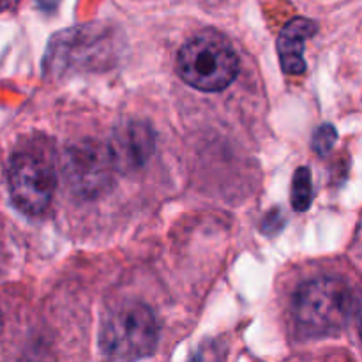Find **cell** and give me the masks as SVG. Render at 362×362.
<instances>
[{
    "label": "cell",
    "mask_w": 362,
    "mask_h": 362,
    "mask_svg": "<svg viewBox=\"0 0 362 362\" xmlns=\"http://www.w3.org/2000/svg\"><path fill=\"white\" fill-rule=\"evenodd\" d=\"M7 180L14 205L28 216L42 214L55 193L53 166L35 151H20L11 158Z\"/></svg>",
    "instance_id": "277c9868"
},
{
    "label": "cell",
    "mask_w": 362,
    "mask_h": 362,
    "mask_svg": "<svg viewBox=\"0 0 362 362\" xmlns=\"http://www.w3.org/2000/svg\"><path fill=\"white\" fill-rule=\"evenodd\" d=\"M336 138H338V133L332 126L325 124V126L318 127L317 133L313 136V148L320 156H325L336 144Z\"/></svg>",
    "instance_id": "9c48e42d"
},
{
    "label": "cell",
    "mask_w": 362,
    "mask_h": 362,
    "mask_svg": "<svg viewBox=\"0 0 362 362\" xmlns=\"http://www.w3.org/2000/svg\"><path fill=\"white\" fill-rule=\"evenodd\" d=\"M357 327H359V334L362 338V300L359 303V308H357Z\"/></svg>",
    "instance_id": "8fae6325"
},
{
    "label": "cell",
    "mask_w": 362,
    "mask_h": 362,
    "mask_svg": "<svg viewBox=\"0 0 362 362\" xmlns=\"http://www.w3.org/2000/svg\"><path fill=\"white\" fill-rule=\"evenodd\" d=\"M0 329H2V317H0Z\"/></svg>",
    "instance_id": "7c38bea8"
},
{
    "label": "cell",
    "mask_w": 362,
    "mask_h": 362,
    "mask_svg": "<svg viewBox=\"0 0 362 362\" xmlns=\"http://www.w3.org/2000/svg\"><path fill=\"white\" fill-rule=\"evenodd\" d=\"M110 165H115L110 151L80 145L67 152V182L80 194L94 197L110 184Z\"/></svg>",
    "instance_id": "5b68a950"
},
{
    "label": "cell",
    "mask_w": 362,
    "mask_h": 362,
    "mask_svg": "<svg viewBox=\"0 0 362 362\" xmlns=\"http://www.w3.org/2000/svg\"><path fill=\"white\" fill-rule=\"evenodd\" d=\"M313 202V193H311V172L306 166H300L293 173L292 180V207L297 212H304L310 209Z\"/></svg>",
    "instance_id": "ba28073f"
},
{
    "label": "cell",
    "mask_w": 362,
    "mask_h": 362,
    "mask_svg": "<svg viewBox=\"0 0 362 362\" xmlns=\"http://www.w3.org/2000/svg\"><path fill=\"white\" fill-rule=\"evenodd\" d=\"M177 71L191 87L204 92H218L235 80L239 59L225 35L205 30L180 48Z\"/></svg>",
    "instance_id": "7a4b0ae2"
},
{
    "label": "cell",
    "mask_w": 362,
    "mask_h": 362,
    "mask_svg": "<svg viewBox=\"0 0 362 362\" xmlns=\"http://www.w3.org/2000/svg\"><path fill=\"white\" fill-rule=\"evenodd\" d=\"M158 334V320L151 308L127 303L113 310L103 322L99 346L110 359H141L154 352Z\"/></svg>",
    "instance_id": "3957f363"
},
{
    "label": "cell",
    "mask_w": 362,
    "mask_h": 362,
    "mask_svg": "<svg viewBox=\"0 0 362 362\" xmlns=\"http://www.w3.org/2000/svg\"><path fill=\"white\" fill-rule=\"evenodd\" d=\"M39 2V6L42 7V9H53V7L57 6V2H59V0H37Z\"/></svg>",
    "instance_id": "30bf717a"
},
{
    "label": "cell",
    "mask_w": 362,
    "mask_h": 362,
    "mask_svg": "<svg viewBox=\"0 0 362 362\" xmlns=\"http://www.w3.org/2000/svg\"><path fill=\"white\" fill-rule=\"evenodd\" d=\"M154 151V134L144 122H126L113 134L112 154L113 163L120 170L140 168L147 163Z\"/></svg>",
    "instance_id": "8992f818"
},
{
    "label": "cell",
    "mask_w": 362,
    "mask_h": 362,
    "mask_svg": "<svg viewBox=\"0 0 362 362\" xmlns=\"http://www.w3.org/2000/svg\"><path fill=\"white\" fill-rule=\"evenodd\" d=\"M352 310V293L338 278H317L297 290L292 318L303 338L334 336L345 327Z\"/></svg>",
    "instance_id": "6da1fadb"
},
{
    "label": "cell",
    "mask_w": 362,
    "mask_h": 362,
    "mask_svg": "<svg viewBox=\"0 0 362 362\" xmlns=\"http://www.w3.org/2000/svg\"><path fill=\"white\" fill-rule=\"evenodd\" d=\"M317 32V23L308 18H296L283 27L278 37L281 67L286 74H303L306 71L304 45Z\"/></svg>",
    "instance_id": "52a82bcc"
}]
</instances>
